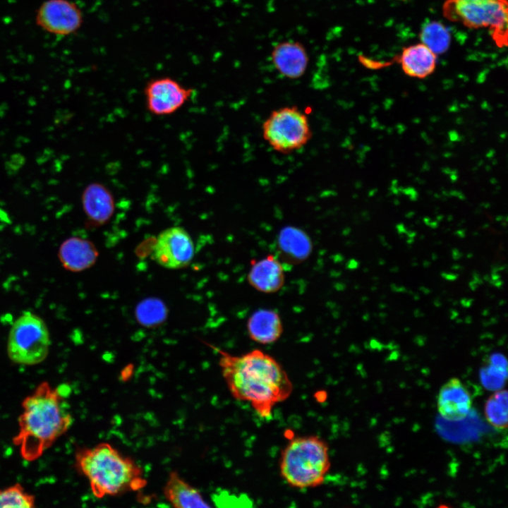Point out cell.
<instances>
[{"label": "cell", "instance_id": "cell-3", "mask_svg": "<svg viewBox=\"0 0 508 508\" xmlns=\"http://www.w3.org/2000/svg\"><path fill=\"white\" fill-rule=\"evenodd\" d=\"M75 460L97 498L138 491L147 485L142 468L108 442L79 449Z\"/></svg>", "mask_w": 508, "mask_h": 508}, {"label": "cell", "instance_id": "cell-19", "mask_svg": "<svg viewBox=\"0 0 508 508\" xmlns=\"http://www.w3.org/2000/svg\"><path fill=\"white\" fill-rule=\"evenodd\" d=\"M401 67L407 75L424 78L432 74L437 64V54L423 43L405 47L400 56Z\"/></svg>", "mask_w": 508, "mask_h": 508}, {"label": "cell", "instance_id": "cell-11", "mask_svg": "<svg viewBox=\"0 0 508 508\" xmlns=\"http://www.w3.org/2000/svg\"><path fill=\"white\" fill-rule=\"evenodd\" d=\"M437 410L440 416L449 421L464 419L472 407V398L466 387L456 377L446 382L437 395Z\"/></svg>", "mask_w": 508, "mask_h": 508}, {"label": "cell", "instance_id": "cell-16", "mask_svg": "<svg viewBox=\"0 0 508 508\" xmlns=\"http://www.w3.org/2000/svg\"><path fill=\"white\" fill-rule=\"evenodd\" d=\"M277 242L282 259L291 265L303 262L313 250V243L309 236L296 226L283 227L278 234Z\"/></svg>", "mask_w": 508, "mask_h": 508}, {"label": "cell", "instance_id": "cell-6", "mask_svg": "<svg viewBox=\"0 0 508 508\" xmlns=\"http://www.w3.org/2000/svg\"><path fill=\"white\" fill-rule=\"evenodd\" d=\"M51 344L48 327L42 318L27 311L13 323L7 341V354L14 363L33 365L48 356Z\"/></svg>", "mask_w": 508, "mask_h": 508}, {"label": "cell", "instance_id": "cell-25", "mask_svg": "<svg viewBox=\"0 0 508 508\" xmlns=\"http://www.w3.org/2000/svg\"><path fill=\"white\" fill-rule=\"evenodd\" d=\"M442 276L445 278L447 280H455L457 278L456 274H447V273H442Z\"/></svg>", "mask_w": 508, "mask_h": 508}, {"label": "cell", "instance_id": "cell-5", "mask_svg": "<svg viewBox=\"0 0 508 508\" xmlns=\"http://www.w3.org/2000/svg\"><path fill=\"white\" fill-rule=\"evenodd\" d=\"M442 13L447 20L466 28L488 29L498 46L507 45V0H446Z\"/></svg>", "mask_w": 508, "mask_h": 508}, {"label": "cell", "instance_id": "cell-27", "mask_svg": "<svg viewBox=\"0 0 508 508\" xmlns=\"http://www.w3.org/2000/svg\"><path fill=\"white\" fill-rule=\"evenodd\" d=\"M466 322H468V321H469L468 322H471V317H470V316L467 317L466 319Z\"/></svg>", "mask_w": 508, "mask_h": 508}, {"label": "cell", "instance_id": "cell-22", "mask_svg": "<svg viewBox=\"0 0 508 508\" xmlns=\"http://www.w3.org/2000/svg\"><path fill=\"white\" fill-rule=\"evenodd\" d=\"M421 42L435 54L445 52L449 46L450 35L446 28L439 22L426 24L421 32Z\"/></svg>", "mask_w": 508, "mask_h": 508}, {"label": "cell", "instance_id": "cell-2", "mask_svg": "<svg viewBox=\"0 0 508 508\" xmlns=\"http://www.w3.org/2000/svg\"><path fill=\"white\" fill-rule=\"evenodd\" d=\"M73 417L59 390L42 382L22 401L18 432L13 438L22 458L39 459L67 430Z\"/></svg>", "mask_w": 508, "mask_h": 508}, {"label": "cell", "instance_id": "cell-12", "mask_svg": "<svg viewBox=\"0 0 508 508\" xmlns=\"http://www.w3.org/2000/svg\"><path fill=\"white\" fill-rule=\"evenodd\" d=\"M272 63L279 73L289 79L301 78L306 72L309 58L306 49L298 41L277 43L271 52Z\"/></svg>", "mask_w": 508, "mask_h": 508}, {"label": "cell", "instance_id": "cell-10", "mask_svg": "<svg viewBox=\"0 0 508 508\" xmlns=\"http://www.w3.org/2000/svg\"><path fill=\"white\" fill-rule=\"evenodd\" d=\"M194 255L193 240L183 228L172 226L158 235L152 249L154 260L168 269L186 267Z\"/></svg>", "mask_w": 508, "mask_h": 508}, {"label": "cell", "instance_id": "cell-7", "mask_svg": "<svg viewBox=\"0 0 508 508\" xmlns=\"http://www.w3.org/2000/svg\"><path fill=\"white\" fill-rule=\"evenodd\" d=\"M262 133L269 145L283 154L302 148L312 137L306 114L295 106L272 111L262 123Z\"/></svg>", "mask_w": 508, "mask_h": 508}, {"label": "cell", "instance_id": "cell-23", "mask_svg": "<svg viewBox=\"0 0 508 508\" xmlns=\"http://www.w3.org/2000/svg\"><path fill=\"white\" fill-rule=\"evenodd\" d=\"M35 506V496L19 483L0 489V507L31 508Z\"/></svg>", "mask_w": 508, "mask_h": 508}, {"label": "cell", "instance_id": "cell-9", "mask_svg": "<svg viewBox=\"0 0 508 508\" xmlns=\"http://www.w3.org/2000/svg\"><path fill=\"white\" fill-rule=\"evenodd\" d=\"M193 92V89L170 77L152 79L144 88L147 109L156 116L171 115L190 99Z\"/></svg>", "mask_w": 508, "mask_h": 508}, {"label": "cell", "instance_id": "cell-21", "mask_svg": "<svg viewBox=\"0 0 508 508\" xmlns=\"http://www.w3.org/2000/svg\"><path fill=\"white\" fill-rule=\"evenodd\" d=\"M135 317L138 322L144 327H156L166 320L167 308L162 300L147 298L137 305Z\"/></svg>", "mask_w": 508, "mask_h": 508}, {"label": "cell", "instance_id": "cell-20", "mask_svg": "<svg viewBox=\"0 0 508 508\" xmlns=\"http://www.w3.org/2000/svg\"><path fill=\"white\" fill-rule=\"evenodd\" d=\"M508 394L506 389H500L486 400L484 413L487 421L496 430L507 428Z\"/></svg>", "mask_w": 508, "mask_h": 508}, {"label": "cell", "instance_id": "cell-18", "mask_svg": "<svg viewBox=\"0 0 508 508\" xmlns=\"http://www.w3.org/2000/svg\"><path fill=\"white\" fill-rule=\"evenodd\" d=\"M163 493L166 500L176 508L210 507L200 492L176 471L169 473Z\"/></svg>", "mask_w": 508, "mask_h": 508}, {"label": "cell", "instance_id": "cell-13", "mask_svg": "<svg viewBox=\"0 0 508 508\" xmlns=\"http://www.w3.org/2000/svg\"><path fill=\"white\" fill-rule=\"evenodd\" d=\"M247 279L250 286L261 293H276L285 283L283 265L272 254L258 261L253 259Z\"/></svg>", "mask_w": 508, "mask_h": 508}, {"label": "cell", "instance_id": "cell-26", "mask_svg": "<svg viewBox=\"0 0 508 508\" xmlns=\"http://www.w3.org/2000/svg\"><path fill=\"white\" fill-rule=\"evenodd\" d=\"M472 302H473L472 299H463V300H461V303L464 307H468L471 305Z\"/></svg>", "mask_w": 508, "mask_h": 508}, {"label": "cell", "instance_id": "cell-28", "mask_svg": "<svg viewBox=\"0 0 508 508\" xmlns=\"http://www.w3.org/2000/svg\"><path fill=\"white\" fill-rule=\"evenodd\" d=\"M3 214H1V210H0V217L3 216Z\"/></svg>", "mask_w": 508, "mask_h": 508}, {"label": "cell", "instance_id": "cell-24", "mask_svg": "<svg viewBox=\"0 0 508 508\" xmlns=\"http://www.w3.org/2000/svg\"><path fill=\"white\" fill-rule=\"evenodd\" d=\"M489 363L480 370L481 381L488 389H500L507 376V365Z\"/></svg>", "mask_w": 508, "mask_h": 508}, {"label": "cell", "instance_id": "cell-17", "mask_svg": "<svg viewBox=\"0 0 508 508\" xmlns=\"http://www.w3.org/2000/svg\"><path fill=\"white\" fill-rule=\"evenodd\" d=\"M249 338L260 344L277 341L283 334V324L279 313L272 309L260 308L249 317L246 324Z\"/></svg>", "mask_w": 508, "mask_h": 508}, {"label": "cell", "instance_id": "cell-15", "mask_svg": "<svg viewBox=\"0 0 508 508\" xmlns=\"http://www.w3.org/2000/svg\"><path fill=\"white\" fill-rule=\"evenodd\" d=\"M95 245L77 236L66 239L60 246L58 258L62 266L71 272H81L92 267L98 258Z\"/></svg>", "mask_w": 508, "mask_h": 508}, {"label": "cell", "instance_id": "cell-14", "mask_svg": "<svg viewBox=\"0 0 508 508\" xmlns=\"http://www.w3.org/2000/svg\"><path fill=\"white\" fill-rule=\"evenodd\" d=\"M82 206L90 225L107 223L115 210V202L111 190L104 184L93 182L87 185L81 195Z\"/></svg>", "mask_w": 508, "mask_h": 508}, {"label": "cell", "instance_id": "cell-8", "mask_svg": "<svg viewBox=\"0 0 508 508\" xmlns=\"http://www.w3.org/2000/svg\"><path fill=\"white\" fill-rule=\"evenodd\" d=\"M36 25L56 36H68L77 32L83 23L81 9L71 0H46L35 14Z\"/></svg>", "mask_w": 508, "mask_h": 508}, {"label": "cell", "instance_id": "cell-4", "mask_svg": "<svg viewBox=\"0 0 508 508\" xmlns=\"http://www.w3.org/2000/svg\"><path fill=\"white\" fill-rule=\"evenodd\" d=\"M330 466L327 444L315 435L293 438L282 450L279 460L281 476L298 489L322 485Z\"/></svg>", "mask_w": 508, "mask_h": 508}, {"label": "cell", "instance_id": "cell-1", "mask_svg": "<svg viewBox=\"0 0 508 508\" xmlns=\"http://www.w3.org/2000/svg\"><path fill=\"white\" fill-rule=\"evenodd\" d=\"M219 354L222 376L231 396L248 401L262 418L287 399L293 385L286 370L272 356L260 350L234 355L212 346Z\"/></svg>", "mask_w": 508, "mask_h": 508}]
</instances>
